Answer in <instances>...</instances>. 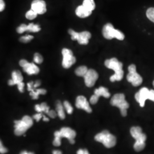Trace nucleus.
I'll return each mask as SVG.
<instances>
[{"label": "nucleus", "mask_w": 154, "mask_h": 154, "mask_svg": "<svg viewBox=\"0 0 154 154\" xmlns=\"http://www.w3.org/2000/svg\"><path fill=\"white\" fill-rule=\"evenodd\" d=\"M69 142L71 143V144H74V143H75V140H74V139H72V140H69Z\"/></svg>", "instance_id": "obj_48"}, {"label": "nucleus", "mask_w": 154, "mask_h": 154, "mask_svg": "<svg viewBox=\"0 0 154 154\" xmlns=\"http://www.w3.org/2000/svg\"><path fill=\"white\" fill-rule=\"evenodd\" d=\"M43 120L45 122H48L49 121V119L48 118H47L46 116H43Z\"/></svg>", "instance_id": "obj_46"}, {"label": "nucleus", "mask_w": 154, "mask_h": 154, "mask_svg": "<svg viewBox=\"0 0 154 154\" xmlns=\"http://www.w3.org/2000/svg\"><path fill=\"white\" fill-rule=\"evenodd\" d=\"M94 94L97 95L99 97L100 96H102L106 98H108L110 97V93L109 92L108 89L105 87H100L98 88L95 89L94 91Z\"/></svg>", "instance_id": "obj_18"}, {"label": "nucleus", "mask_w": 154, "mask_h": 154, "mask_svg": "<svg viewBox=\"0 0 154 154\" xmlns=\"http://www.w3.org/2000/svg\"><path fill=\"white\" fill-rule=\"evenodd\" d=\"M83 5L88 10L92 11L95 8V4L94 0H83Z\"/></svg>", "instance_id": "obj_22"}, {"label": "nucleus", "mask_w": 154, "mask_h": 154, "mask_svg": "<svg viewBox=\"0 0 154 154\" xmlns=\"http://www.w3.org/2000/svg\"><path fill=\"white\" fill-rule=\"evenodd\" d=\"M37 15H38V14L31 9L30 10H29V11L26 12V13L25 14V17L28 20H33L37 17Z\"/></svg>", "instance_id": "obj_26"}, {"label": "nucleus", "mask_w": 154, "mask_h": 154, "mask_svg": "<svg viewBox=\"0 0 154 154\" xmlns=\"http://www.w3.org/2000/svg\"><path fill=\"white\" fill-rule=\"evenodd\" d=\"M153 85H154V82H153Z\"/></svg>", "instance_id": "obj_50"}, {"label": "nucleus", "mask_w": 154, "mask_h": 154, "mask_svg": "<svg viewBox=\"0 0 154 154\" xmlns=\"http://www.w3.org/2000/svg\"><path fill=\"white\" fill-rule=\"evenodd\" d=\"M14 134L17 136H21L24 134L29 128L33 126V121L29 116H24L20 121H15Z\"/></svg>", "instance_id": "obj_2"}, {"label": "nucleus", "mask_w": 154, "mask_h": 154, "mask_svg": "<svg viewBox=\"0 0 154 154\" xmlns=\"http://www.w3.org/2000/svg\"><path fill=\"white\" fill-rule=\"evenodd\" d=\"M146 16L150 21L154 22V8L148 9L146 12Z\"/></svg>", "instance_id": "obj_27"}, {"label": "nucleus", "mask_w": 154, "mask_h": 154, "mask_svg": "<svg viewBox=\"0 0 154 154\" xmlns=\"http://www.w3.org/2000/svg\"><path fill=\"white\" fill-rule=\"evenodd\" d=\"M41 85V81H36L34 83V85H33V87L34 88H37V87H38Z\"/></svg>", "instance_id": "obj_42"}, {"label": "nucleus", "mask_w": 154, "mask_h": 154, "mask_svg": "<svg viewBox=\"0 0 154 154\" xmlns=\"http://www.w3.org/2000/svg\"><path fill=\"white\" fill-rule=\"evenodd\" d=\"M5 8V4L4 0H0V11H2Z\"/></svg>", "instance_id": "obj_39"}, {"label": "nucleus", "mask_w": 154, "mask_h": 154, "mask_svg": "<svg viewBox=\"0 0 154 154\" xmlns=\"http://www.w3.org/2000/svg\"><path fill=\"white\" fill-rule=\"evenodd\" d=\"M40 105H41V109H42V112H44L46 113V114H48L50 111L49 107L46 104V103L44 102V103H42Z\"/></svg>", "instance_id": "obj_33"}, {"label": "nucleus", "mask_w": 154, "mask_h": 154, "mask_svg": "<svg viewBox=\"0 0 154 154\" xmlns=\"http://www.w3.org/2000/svg\"><path fill=\"white\" fill-rule=\"evenodd\" d=\"M23 71L26 72L28 75L38 74L39 72V69L34 63H28V64L23 67Z\"/></svg>", "instance_id": "obj_17"}, {"label": "nucleus", "mask_w": 154, "mask_h": 154, "mask_svg": "<svg viewBox=\"0 0 154 154\" xmlns=\"http://www.w3.org/2000/svg\"><path fill=\"white\" fill-rule=\"evenodd\" d=\"M44 61L42 56L38 53H35L34 55V61L37 64H41Z\"/></svg>", "instance_id": "obj_29"}, {"label": "nucleus", "mask_w": 154, "mask_h": 154, "mask_svg": "<svg viewBox=\"0 0 154 154\" xmlns=\"http://www.w3.org/2000/svg\"><path fill=\"white\" fill-rule=\"evenodd\" d=\"M111 105L118 107L121 110L122 116H126L127 114V110L129 107V104L125 99L123 94H115L111 99Z\"/></svg>", "instance_id": "obj_3"}, {"label": "nucleus", "mask_w": 154, "mask_h": 154, "mask_svg": "<svg viewBox=\"0 0 154 154\" xmlns=\"http://www.w3.org/2000/svg\"><path fill=\"white\" fill-rule=\"evenodd\" d=\"M54 137H55V138L53 140V144L55 147H58L61 145V138L62 137H61L60 131H55L54 132Z\"/></svg>", "instance_id": "obj_25"}, {"label": "nucleus", "mask_w": 154, "mask_h": 154, "mask_svg": "<svg viewBox=\"0 0 154 154\" xmlns=\"http://www.w3.org/2000/svg\"><path fill=\"white\" fill-rule=\"evenodd\" d=\"M53 154H62V152L59 150H54L53 152Z\"/></svg>", "instance_id": "obj_45"}, {"label": "nucleus", "mask_w": 154, "mask_h": 154, "mask_svg": "<svg viewBox=\"0 0 154 154\" xmlns=\"http://www.w3.org/2000/svg\"><path fill=\"white\" fill-rule=\"evenodd\" d=\"M135 98L139 105L143 107L145 105L146 100L149 99L154 102V90H149L147 88H143L135 94Z\"/></svg>", "instance_id": "obj_6"}, {"label": "nucleus", "mask_w": 154, "mask_h": 154, "mask_svg": "<svg viewBox=\"0 0 154 154\" xmlns=\"http://www.w3.org/2000/svg\"><path fill=\"white\" fill-rule=\"evenodd\" d=\"M35 110L36 111H37L38 112H42V109L41 107V105H36L35 106Z\"/></svg>", "instance_id": "obj_41"}, {"label": "nucleus", "mask_w": 154, "mask_h": 154, "mask_svg": "<svg viewBox=\"0 0 154 154\" xmlns=\"http://www.w3.org/2000/svg\"><path fill=\"white\" fill-rule=\"evenodd\" d=\"M130 133L132 137L136 140L134 145V148L136 151H141L146 146L145 142L147 137L146 134H143L142 130L140 127H132L130 130Z\"/></svg>", "instance_id": "obj_1"}, {"label": "nucleus", "mask_w": 154, "mask_h": 154, "mask_svg": "<svg viewBox=\"0 0 154 154\" xmlns=\"http://www.w3.org/2000/svg\"><path fill=\"white\" fill-rule=\"evenodd\" d=\"M62 138H67L69 140L74 139L76 136V132L69 127H63L60 131Z\"/></svg>", "instance_id": "obj_14"}, {"label": "nucleus", "mask_w": 154, "mask_h": 154, "mask_svg": "<svg viewBox=\"0 0 154 154\" xmlns=\"http://www.w3.org/2000/svg\"><path fill=\"white\" fill-rule=\"evenodd\" d=\"M91 37V34L89 32L83 31L78 33V36L77 41L80 45L88 44V41Z\"/></svg>", "instance_id": "obj_15"}, {"label": "nucleus", "mask_w": 154, "mask_h": 154, "mask_svg": "<svg viewBox=\"0 0 154 154\" xmlns=\"http://www.w3.org/2000/svg\"><path fill=\"white\" fill-rule=\"evenodd\" d=\"M7 152H8V149L4 147V146H3V144L2 143V142H1V143H0V152H1V154H5Z\"/></svg>", "instance_id": "obj_36"}, {"label": "nucleus", "mask_w": 154, "mask_h": 154, "mask_svg": "<svg viewBox=\"0 0 154 154\" xmlns=\"http://www.w3.org/2000/svg\"><path fill=\"white\" fill-rule=\"evenodd\" d=\"M34 82H31L28 83V89L29 91H30V95L32 97L33 99H37L38 98L39 95L40 94L42 95H45L46 93V90L45 89L43 88H39V89H36L34 90V87H33Z\"/></svg>", "instance_id": "obj_13"}, {"label": "nucleus", "mask_w": 154, "mask_h": 154, "mask_svg": "<svg viewBox=\"0 0 154 154\" xmlns=\"http://www.w3.org/2000/svg\"><path fill=\"white\" fill-rule=\"evenodd\" d=\"M77 154H85V151L82 149H79L77 151Z\"/></svg>", "instance_id": "obj_44"}, {"label": "nucleus", "mask_w": 154, "mask_h": 154, "mask_svg": "<svg viewBox=\"0 0 154 154\" xmlns=\"http://www.w3.org/2000/svg\"><path fill=\"white\" fill-rule=\"evenodd\" d=\"M17 86H18V90L20 91V92L23 93V91H24V86H25L24 83L22 82L18 83L17 85Z\"/></svg>", "instance_id": "obj_35"}, {"label": "nucleus", "mask_w": 154, "mask_h": 154, "mask_svg": "<svg viewBox=\"0 0 154 154\" xmlns=\"http://www.w3.org/2000/svg\"><path fill=\"white\" fill-rule=\"evenodd\" d=\"M99 97L97 96V95H95V94L92 95V96L91 97L90 99V103L92 104V105L96 104V103L98 102V100H99Z\"/></svg>", "instance_id": "obj_34"}, {"label": "nucleus", "mask_w": 154, "mask_h": 154, "mask_svg": "<svg viewBox=\"0 0 154 154\" xmlns=\"http://www.w3.org/2000/svg\"><path fill=\"white\" fill-rule=\"evenodd\" d=\"M63 106L65 110H66L67 114H72L73 112V108L71 104L68 101H65L63 102Z\"/></svg>", "instance_id": "obj_28"}, {"label": "nucleus", "mask_w": 154, "mask_h": 154, "mask_svg": "<svg viewBox=\"0 0 154 154\" xmlns=\"http://www.w3.org/2000/svg\"><path fill=\"white\" fill-rule=\"evenodd\" d=\"M91 13H92V11L86 8L83 5L78 6L75 10L76 15L78 17L82 18L88 17L91 14Z\"/></svg>", "instance_id": "obj_16"}, {"label": "nucleus", "mask_w": 154, "mask_h": 154, "mask_svg": "<svg viewBox=\"0 0 154 154\" xmlns=\"http://www.w3.org/2000/svg\"><path fill=\"white\" fill-rule=\"evenodd\" d=\"M34 154L33 152H28L27 151H22L21 152V154Z\"/></svg>", "instance_id": "obj_47"}, {"label": "nucleus", "mask_w": 154, "mask_h": 154, "mask_svg": "<svg viewBox=\"0 0 154 154\" xmlns=\"http://www.w3.org/2000/svg\"><path fill=\"white\" fill-rule=\"evenodd\" d=\"M75 106L78 109H82L88 113L92 112V109L90 106L89 102L86 97L83 95L78 96L75 101Z\"/></svg>", "instance_id": "obj_11"}, {"label": "nucleus", "mask_w": 154, "mask_h": 154, "mask_svg": "<svg viewBox=\"0 0 154 154\" xmlns=\"http://www.w3.org/2000/svg\"><path fill=\"white\" fill-rule=\"evenodd\" d=\"M105 65L108 69L113 70L115 73L123 71L122 69L123 63L118 61L116 58L106 60L105 62Z\"/></svg>", "instance_id": "obj_10"}, {"label": "nucleus", "mask_w": 154, "mask_h": 154, "mask_svg": "<svg viewBox=\"0 0 154 154\" xmlns=\"http://www.w3.org/2000/svg\"><path fill=\"white\" fill-rule=\"evenodd\" d=\"M31 9L38 14H44L46 12V4L44 0H33Z\"/></svg>", "instance_id": "obj_12"}, {"label": "nucleus", "mask_w": 154, "mask_h": 154, "mask_svg": "<svg viewBox=\"0 0 154 154\" xmlns=\"http://www.w3.org/2000/svg\"><path fill=\"white\" fill-rule=\"evenodd\" d=\"M102 34L103 37L107 39L116 38L118 40L122 41L125 38V35L119 30L116 29L113 25L110 23H106L102 29Z\"/></svg>", "instance_id": "obj_5"}, {"label": "nucleus", "mask_w": 154, "mask_h": 154, "mask_svg": "<svg viewBox=\"0 0 154 154\" xmlns=\"http://www.w3.org/2000/svg\"><path fill=\"white\" fill-rule=\"evenodd\" d=\"M98 74L95 70L89 69L86 75L84 76L86 86L88 88L93 87L98 79Z\"/></svg>", "instance_id": "obj_9"}, {"label": "nucleus", "mask_w": 154, "mask_h": 154, "mask_svg": "<svg viewBox=\"0 0 154 154\" xmlns=\"http://www.w3.org/2000/svg\"><path fill=\"white\" fill-rule=\"evenodd\" d=\"M69 33L70 34V35L72 36V40L75 41L77 40L78 36V33L77 32L74 31L72 29H69Z\"/></svg>", "instance_id": "obj_32"}, {"label": "nucleus", "mask_w": 154, "mask_h": 154, "mask_svg": "<svg viewBox=\"0 0 154 154\" xmlns=\"http://www.w3.org/2000/svg\"><path fill=\"white\" fill-rule=\"evenodd\" d=\"M88 70V67L86 66H79L75 70V73L78 77H84Z\"/></svg>", "instance_id": "obj_21"}, {"label": "nucleus", "mask_w": 154, "mask_h": 154, "mask_svg": "<svg viewBox=\"0 0 154 154\" xmlns=\"http://www.w3.org/2000/svg\"><path fill=\"white\" fill-rule=\"evenodd\" d=\"M42 118H43V116L41 112H38L37 114H35L33 116V118L36 120V121L38 122Z\"/></svg>", "instance_id": "obj_37"}, {"label": "nucleus", "mask_w": 154, "mask_h": 154, "mask_svg": "<svg viewBox=\"0 0 154 154\" xmlns=\"http://www.w3.org/2000/svg\"><path fill=\"white\" fill-rule=\"evenodd\" d=\"M123 75H124V71L117 72V73H114V75L110 77V81L112 82H114L115 81H120L123 79Z\"/></svg>", "instance_id": "obj_23"}, {"label": "nucleus", "mask_w": 154, "mask_h": 154, "mask_svg": "<svg viewBox=\"0 0 154 154\" xmlns=\"http://www.w3.org/2000/svg\"><path fill=\"white\" fill-rule=\"evenodd\" d=\"M62 54L63 56L62 65L63 68L69 69L75 63L76 58L73 55V53L71 50L63 48L62 50Z\"/></svg>", "instance_id": "obj_8"}, {"label": "nucleus", "mask_w": 154, "mask_h": 154, "mask_svg": "<svg viewBox=\"0 0 154 154\" xmlns=\"http://www.w3.org/2000/svg\"><path fill=\"white\" fill-rule=\"evenodd\" d=\"M41 30V28L39 25L30 23L28 25L27 32L31 33H37Z\"/></svg>", "instance_id": "obj_24"}, {"label": "nucleus", "mask_w": 154, "mask_h": 154, "mask_svg": "<svg viewBox=\"0 0 154 154\" xmlns=\"http://www.w3.org/2000/svg\"><path fill=\"white\" fill-rule=\"evenodd\" d=\"M34 38V37L33 35H26L25 36H22L20 38V41L22 43H28L30 41H31Z\"/></svg>", "instance_id": "obj_30"}, {"label": "nucleus", "mask_w": 154, "mask_h": 154, "mask_svg": "<svg viewBox=\"0 0 154 154\" xmlns=\"http://www.w3.org/2000/svg\"><path fill=\"white\" fill-rule=\"evenodd\" d=\"M8 85H9V86H14V85H15L14 82V81H13L12 79L9 80V81H8Z\"/></svg>", "instance_id": "obj_43"}, {"label": "nucleus", "mask_w": 154, "mask_h": 154, "mask_svg": "<svg viewBox=\"0 0 154 154\" xmlns=\"http://www.w3.org/2000/svg\"><path fill=\"white\" fill-rule=\"evenodd\" d=\"M128 74L127 75V79L129 82L131 83L134 86H139L143 82V78L137 72V67L135 65L128 66Z\"/></svg>", "instance_id": "obj_7"}, {"label": "nucleus", "mask_w": 154, "mask_h": 154, "mask_svg": "<svg viewBox=\"0 0 154 154\" xmlns=\"http://www.w3.org/2000/svg\"><path fill=\"white\" fill-rule=\"evenodd\" d=\"M95 140L102 143L107 148H112L116 146V137L107 130L97 134L95 136Z\"/></svg>", "instance_id": "obj_4"}, {"label": "nucleus", "mask_w": 154, "mask_h": 154, "mask_svg": "<svg viewBox=\"0 0 154 154\" xmlns=\"http://www.w3.org/2000/svg\"><path fill=\"white\" fill-rule=\"evenodd\" d=\"M84 151H85V154H90L89 152H88V151L86 149H85Z\"/></svg>", "instance_id": "obj_49"}, {"label": "nucleus", "mask_w": 154, "mask_h": 154, "mask_svg": "<svg viewBox=\"0 0 154 154\" xmlns=\"http://www.w3.org/2000/svg\"><path fill=\"white\" fill-rule=\"evenodd\" d=\"M28 25L26 24H21L20 26L17 28V32L19 34H22L27 31Z\"/></svg>", "instance_id": "obj_31"}, {"label": "nucleus", "mask_w": 154, "mask_h": 154, "mask_svg": "<svg viewBox=\"0 0 154 154\" xmlns=\"http://www.w3.org/2000/svg\"><path fill=\"white\" fill-rule=\"evenodd\" d=\"M56 109L57 114L61 119H64L65 118V114L64 111V108L60 101H58L56 104Z\"/></svg>", "instance_id": "obj_20"}, {"label": "nucleus", "mask_w": 154, "mask_h": 154, "mask_svg": "<svg viewBox=\"0 0 154 154\" xmlns=\"http://www.w3.org/2000/svg\"><path fill=\"white\" fill-rule=\"evenodd\" d=\"M48 115L51 118H55V117L57 116V112H55V111H54V110H50L48 114Z\"/></svg>", "instance_id": "obj_38"}, {"label": "nucleus", "mask_w": 154, "mask_h": 154, "mask_svg": "<svg viewBox=\"0 0 154 154\" xmlns=\"http://www.w3.org/2000/svg\"><path fill=\"white\" fill-rule=\"evenodd\" d=\"M28 63H29V62L27 60H20V62H19L20 65V66H21L22 68L24 66H26Z\"/></svg>", "instance_id": "obj_40"}, {"label": "nucleus", "mask_w": 154, "mask_h": 154, "mask_svg": "<svg viewBox=\"0 0 154 154\" xmlns=\"http://www.w3.org/2000/svg\"><path fill=\"white\" fill-rule=\"evenodd\" d=\"M11 78L15 85H18V83L22 82L23 79L22 74L19 70H14L12 72Z\"/></svg>", "instance_id": "obj_19"}]
</instances>
